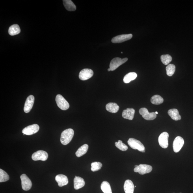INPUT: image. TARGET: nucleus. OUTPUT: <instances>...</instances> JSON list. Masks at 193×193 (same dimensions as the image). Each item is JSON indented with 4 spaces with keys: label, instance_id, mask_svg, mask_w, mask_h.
Here are the masks:
<instances>
[{
    "label": "nucleus",
    "instance_id": "obj_11",
    "mask_svg": "<svg viewBox=\"0 0 193 193\" xmlns=\"http://www.w3.org/2000/svg\"><path fill=\"white\" fill-rule=\"evenodd\" d=\"M94 72L90 69L86 68L80 72L79 77L82 81H85L91 78L94 75Z\"/></svg>",
    "mask_w": 193,
    "mask_h": 193
},
{
    "label": "nucleus",
    "instance_id": "obj_4",
    "mask_svg": "<svg viewBox=\"0 0 193 193\" xmlns=\"http://www.w3.org/2000/svg\"><path fill=\"white\" fill-rule=\"evenodd\" d=\"M128 60V59L127 58L121 59L119 58V57H116V58L113 59L111 61L110 65H109V68H110L111 71H114L117 68L125 64Z\"/></svg>",
    "mask_w": 193,
    "mask_h": 193
},
{
    "label": "nucleus",
    "instance_id": "obj_36",
    "mask_svg": "<svg viewBox=\"0 0 193 193\" xmlns=\"http://www.w3.org/2000/svg\"></svg>",
    "mask_w": 193,
    "mask_h": 193
},
{
    "label": "nucleus",
    "instance_id": "obj_22",
    "mask_svg": "<svg viewBox=\"0 0 193 193\" xmlns=\"http://www.w3.org/2000/svg\"><path fill=\"white\" fill-rule=\"evenodd\" d=\"M88 149V145L84 144L80 147L76 152V155L78 157H80L86 154Z\"/></svg>",
    "mask_w": 193,
    "mask_h": 193
},
{
    "label": "nucleus",
    "instance_id": "obj_8",
    "mask_svg": "<svg viewBox=\"0 0 193 193\" xmlns=\"http://www.w3.org/2000/svg\"><path fill=\"white\" fill-rule=\"evenodd\" d=\"M48 154L45 151L40 150L33 153L32 155V159L35 161L41 160L45 161L48 158Z\"/></svg>",
    "mask_w": 193,
    "mask_h": 193
},
{
    "label": "nucleus",
    "instance_id": "obj_32",
    "mask_svg": "<svg viewBox=\"0 0 193 193\" xmlns=\"http://www.w3.org/2000/svg\"><path fill=\"white\" fill-rule=\"evenodd\" d=\"M108 71L109 72L111 71V70L110 68H109L108 69Z\"/></svg>",
    "mask_w": 193,
    "mask_h": 193
},
{
    "label": "nucleus",
    "instance_id": "obj_18",
    "mask_svg": "<svg viewBox=\"0 0 193 193\" xmlns=\"http://www.w3.org/2000/svg\"><path fill=\"white\" fill-rule=\"evenodd\" d=\"M85 184V181L83 178L75 176L74 179V187L75 190H79L82 188L84 186Z\"/></svg>",
    "mask_w": 193,
    "mask_h": 193
},
{
    "label": "nucleus",
    "instance_id": "obj_28",
    "mask_svg": "<svg viewBox=\"0 0 193 193\" xmlns=\"http://www.w3.org/2000/svg\"><path fill=\"white\" fill-rule=\"evenodd\" d=\"M10 179L8 174L4 171L0 169V183L5 182Z\"/></svg>",
    "mask_w": 193,
    "mask_h": 193
},
{
    "label": "nucleus",
    "instance_id": "obj_9",
    "mask_svg": "<svg viewBox=\"0 0 193 193\" xmlns=\"http://www.w3.org/2000/svg\"><path fill=\"white\" fill-rule=\"evenodd\" d=\"M40 129V127L37 124H33L27 126L23 129L22 132L24 134L31 135L37 132Z\"/></svg>",
    "mask_w": 193,
    "mask_h": 193
},
{
    "label": "nucleus",
    "instance_id": "obj_34",
    "mask_svg": "<svg viewBox=\"0 0 193 193\" xmlns=\"http://www.w3.org/2000/svg\"><path fill=\"white\" fill-rule=\"evenodd\" d=\"M138 166V165H135V168H136V167H137Z\"/></svg>",
    "mask_w": 193,
    "mask_h": 193
},
{
    "label": "nucleus",
    "instance_id": "obj_14",
    "mask_svg": "<svg viewBox=\"0 0 193 193\" xmlns=\"http://www.w3.org/2000/svg\"><path fill=\"white\" fill-rule=\"evenodd\" d=\"M34 97L33 95H30L27 97L24 108V111L25 113L30 112L34 104Z\"/></svg>",
    "mask_w": 193,
    "mask_h": 193
},
{
    "label": "nucleus",
    "instance_id": "obj_35",
    "mask_svg": "<svg viewBox=\"0 0 193 193\" xmlns=\"http://www.w3.org/2000/svg\"><path fill=\"white\" fill-rule=\"evenodd\" d=\"M121 53L122 54V53H123V52H121Z\"/></svg>",
    "mask_w": 193,
    "mask_h": 193
},
{
    "label": "nucleus",
    "instance_id": "obj_30",
    "mask_svg": "<svg viewBox=\"0 0 193 193\" xmlns=\"http://www.w3.org/2000/svg\"><path fill=\"white\" fill-rule=\"evenodd\" d=\"M115 146L119 149L122 151H126L128 149V147L125 144L123 143L121 140H118V142L115 143Z\"/></svg>",
    "mask_w": 193,
    "mask_h": 193
},
{
    "label": "nucleus",
    "instance_id": "obj_27",
    "mask_svg": "<svg viewBox=\"0 0 193 193\" xmlns=\"http://www.w3.org/2000/svg\"><path fill=\"white\" fill-rule=\"evenodd\" d=\"M175 70L176 67L174 64H168L166 67L167 75L169 76H172L175 72Z\"/></svg>",
    "mask_w": 193,
    "mask_h": 193
},
{
    "label": "nucleus",
    "instance_id": "obj_25",
    "mask_svg": "<svg viewBox=\"0 0 193 193\" xmlns=\"http://www.w3.org/2000/svg\"><path fill=\"white\" fill-rule=\"evenodd\" d=\"M101 188L104 193H112L109 183L106 181H103L101 183Z\"/></svg>",
    "mask_w": 193,
    "mask_h": 193
},
{
    "label": "nucleus",
    "instance_id": "obj_6",
    "mask_svg": "<svg viewBox=\"0 0 193 193\" xmlns=\"http://www.w3.org/2000/svg\"><path fill=\"white\" fill-rule=\"evenodd\" d=\"M140 114L143 118L147 120H153L156 118V114L155 112L150 113L146 108H142L139 110Z\"/></svg>",
    "mask_w": 193,
    "mask_h": 193
},
{
    "label": "nucleus",
    "instance_id": "obj_7",
    "mask_svg": "<svg viewBox=\"0 0 193 193\" xmlns=\"http://www.w3.org/2000/svg\"><path fill=\"white\" fill-rule=\"evenodd\" d=\"M22 188L24 190L27 191L30 190L32 186V183L29 178L25 174L20 176Z\"/></svg>",
    "mask_w": 193,
    "mask_h": 193
},
{
    "label": "nucleus",
    "instance_id": "obj_12",
    "mask_svg": "<svg viewBox=\"0 0 193 193\" xmlns=\"http://www.w3.org/2000/svg\"><path fill=\"white\" fill-rule=\"evenodd\" d=\"M132 36L133 35L131 34L118 35L113 38L111 41L114 43H121L130 40Z\"/></svg>",
    "mask_w": 193,
    "mask_h": 193
},
{
    "label": "nucleus",
    "instance_id": "obj_3",
    "mask_svg": "<svg viewBox=\"0 0 193 193\" xmlns=\"http://www.w3.org/2000/svg\"><path fill=\"white\" fill-rule=\"evenodd\" d=\"M57 105L62 110H67L70 107L69 103L61 94L57 95L55 98Z\"/></svg>",
    "mask_w": 193,
    "mask_h": 193
},
{
    "label": "nucleus",
    "instance_id": "obj_15",
    "mask_svg": "<svg viewBox=\"0 0 193 193\" xmlns=\"http://www.w3.org/2000/svg\"><path fill=\"white\" fill-rule=\"evenodd\" d=\"M55 180L58 183V186L60 187H62L66 185L68 183L67 177L64 174H58L55 177Z\"/></svg>",
    "mask_w": 193,
    "mask_h": 193
},
{
    "label": "nucleus",
    "instance_id": "obj_13",
    "mask_svg": "<svg viewBox=\"0 0 193 193\" xmlns=\"http://www.w3.org/2000/svg\"><path fill=\"white\" fill-rule=\"evenodd\" d=\"M184 144V141L182 137L177 136L174 139L173 144L174 151L177 153L180 151Z\"/></svg>",
    "mask_w": 193,
    "mask_h": 193
},
{
    "label": "nucleus",
    "instance_id": "obj_31",
    "mask_svg": "<svg viewBox=\"0 0 193 193\" xmlns=\"http://www.w3.org/2000/svg\"><path fill=\"white\" fill-rule=\"evenodd\" d=\"M91 170L92 171L95 172L101 169L102 166V164L100 162H95L92 163L91 164Z\"/></svg>",
    "mask_w": 193,
    "mask_h": 193
},
{
    "label": "nucleus",
    "instance_id": "obj_5",
    "mask_svg": "<svg viewBox=\"0 0 193 193\" xmlns=\"http://www.w3.org/2000/svg\"><path fill=\"white\" fill-rule=\"evenodd\" d=\"M153 168L150 165L146 164H140L136 168H135L134 171L135 172L138 173L142 175L144 174H148L151 172Z\"/></svg>",
    "mask_w": 193,
    "mask_h": 193
},
{
    "label": "nucleus",
    "instance_id": "obj_33",
    "mask_svg": "<svg viewBox=\"0 0 193 193\" xmlns=\"http://www.w3.org/2000/svg\"><path fill=\"white\" fill-rule=\"evenodd\" d=\"M155 114H158V112H155Z\"/></svg>",
    "mask_w": 193,
    "mask_h": 193
},
{
    "label": "nucleus",
    "instance_id": "obj_2",
    "mask_svg": "<svg viewBox=\"0 0 193 193\" xmlns=\"http://www.w3.org/2000/svg\"><path fill=\"white\" fill-rule=\"evenodd\" d=\"M128 144L131 148L134 150H137L139 151L145 153V147L140 141L134 138H130L128 141Z\"/></svg>",
    "mask_w": 193,
    "mask_h": 193
},
{
    "label": "nucleus",
    "instance_id": "obj_23",
    "mask_svg": "<svg viewBox=\"0 0 193 193\" xmlns=\"http://www.w3.org/2000/svg\"><path fill=\"white\" fill-rule=\"evenodd\" d=\"M20 32V29L18 25H11L9 29V34L11 36L19 34Z\"/></svg>",
    "mask_w": 193,
    "mask_h": 193
},
{
    "label": "nucleus",
    "instance_id": "obj_19",
    "mask_svg": "<svg viewBox=\"0 0 193 193\" xmlns=\"http://www.w3.org/2000/svg\"><path fill=\"white\" fill-rule=\"evenodd\" d=\"M168 114L172 119L175 120H181V117L179 114V111L176 109H172L168 111Z\"/></svg>",
    "mask_w": 193,
    "mask_h": 193
},
{
    "label": "nucleus",
    "instance_id": "obj_21",
    "mask_svg": "<svg viewBox=\"0 0 193 193\" xmlns=\"http://www.w3.org/2000/svg\"><path fill=\"white\" fill-rule=\"evenodd\" d=\"M63 3L67 10L69 11H74L76 10V7L71 0H64Z\"/></svg>",
    "mask_w": 193,
    "mask_h": 193
},
{
    "label": "nucleus",
    "instance_id": "obj_1",
    "mask_svg": "<svg viewBox=\"0 0 193 193\" xmlns=\"http://www.w3.org/2000/svg\"><path fill=\"white\" fill-rule=\"evenodd\" d=\"M74 135L73 130L69 129L65 130L61 133V142L64 145H66L71 141L73 138Z\"/></svg>",
    "mask_w": 193,
    "mask_h": 193
},
{
    "label": "nucleus",
    "instance_id": "obj_29",
    "mask_svg": "<svg viewBox=\"0 0 193 193\" xmlns=\"http://www.w3.org/2000/svg\"><path fill=\"white\" fill-rule=\"evenodd\" d=\"M161 60L163 64L167 65L171 62L172 58L171 56L169 55H163L161 57Z\"/></svg>",
    "mask_w": 193,
    "mask_h": 193
},
{
    "label": "nucleus",
    "instance_id": "obj_24",
    "mask_svg": "<svg viewBox=\"0 0 193 193\" xmlns=\"http://www.w3.org/2000/svg\"><path fill=\"white\" fill-rule=\"evenodd\" d=\"M137 75L135 72H130L127 74L123 78V81L124 83H128L131 81L134 80L137 77Z\"/></svg>",
    "mask_w": 193,
    "mask_h": 193
},
{
    "label": "nucleus",
    "instance_id": "obj_17",
    "mask_svg": "<svg viewBox=\"0 0 193 193\" xmlns=\"http://www.w3.org/2000/svg\"><path fill=\"white\" fill-rule=\"evenodd\" d=\"M134 189V185L132 181L129 180H126L124 185V189L125 193H133Z\"/></svg>",
    "mask_w": 193,
    "mask_h": 193
},
{
    "label": "nucleus",
    "instance_id": "obj_20",
    "mask_svg": "<svg viewBox=\"0 0 193 193\" xmlns=\"http://www.w3.org/2000/svg\"><path fill=\"white\" fill-rule=\"evenodd\" d=\"M106 110L108 112L112 113H116L119 109L120 107L115 103H109L105 106Z\"/></svg>",
    "mask_w": 193,
    "mask_h": 193
},
{
    "label": "nucleus",
    "instance_id": "obj_10",
    "mask_svg": "<svg viewBox=\"0 0 193 193\" xmlns=\"http://www.w3.org/2000/svg\"><path fill=\"white\" fill-rule=\"evenodd\" d=\"M169 134L168 132L161 133L159 137L158 141L159 145L161 147L166 148L168 146Z\"/></svg>",
    "mask_w": 193,
    "mask_h": 193
},
{
    "label": "nucleus",
    "instance_id": "obj_16",
    "mask_svg": "<svg viewBox=\"0 0 193 193\" xmlns=\"http://www.w3.org/2000/svg\"><path fill=\"white\" fill-rule=\"evenodd\" d=\"M135 110L133 108H127L123 110L122 116L124 118L129 120H132L134 118Z\"/></svg>",
    "mask_w": 193,
    "mask_h": 193
},
{
    "label": "nucleus",
    "instance_id": "obj_26",
    "mask_svg": "<svg viewBox=\"0 0 193 193\" xmlns=\"http://www.w3.org/2000/svg\"><path fill=\"white\" fill-rule=\"evenodd\" d=\"M164 99L159 95H156L152 96L151 98V103L154 105H159L162 104L164 102Z\"/></svg>",
    "mask_w": 193,
    "mask_h": 193
}]
</instances>
